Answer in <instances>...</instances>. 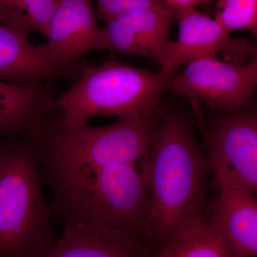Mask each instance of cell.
Masks as SVG:
<instances>
[{"label":"cell","instance_id":"obj_1","mask_svg":"<svg viewBox=\"0 0 257 257\" xmlns=\"http://www.w3.org/2000/svg\"><path fill=\"white\" fill-rule=\"evenodd\" d=\"M142 172L151 203L155 251L207 221L211 204L207 162L185 114L159 112Z\"/></svg>","mask_w":257,"mask_h":257},{"label":"cell","instance_id":"obj_2","mask_svg":"<svg viewBox=\"0 0 257 257\" xmlns=\"http://www.w3.org/2000/svg\"><path fill=\"white\" fill-rule=\"evenodd\" d=\"M53 195V219L63 226L97 225L151 243V203L137 164L105 167H41Z\"/></svg>","mask_w":257,"mask_h":257},{"label":"cell","instance_id":"obj_3","mask_svg":"<svg viewBox=\"0 0 257 257\" xmlns=\"http://www.w3.org/2000/svg\"><path fill=\"white\" fill-rule=\"evenodd\" d=\"M40 166L34 139L0 140V257H33L58 238Z\"/></svg>","mask_w":257,"mask_h":257},{"label":"cell","instance_id":"obj_4","mask_svg":"<svg viewBox=\"0 0 257 257\" xmlns=\"http://www.w3.org/2000/svg\"><path fill=\"white\" fill-rule=\"evenodd\" d=\"M173 74L157 73L114 58L87 67L56 97V106L62 112L58 121L72 126L87 124L94 116L121 119L153 114Z\"/></svg>","mask_w":257,"mask_h":257},{"label":"cell","instance_id":"obj_5","mask_svg":"<svg viewBox=\"0 0 257 257\" xmlns=\"http://www.w3.org/2000/svg\"><path fill=\"white\" fill-rule=\"evenodd\" d=\"M121 118L104 126L49 121L36 139L41 167L67 169L145 163L159 116Z\"/></svg>","mask_w":257,"mask_h":257},{"label":"cell","instance_id":"obj_6","mask_svg":"<svg viewBox=\"0 0 257 257\" xmlns=\"http://www.w3.org/2000/svg\"><path fill=\"white\" fill-rule=\"evenodd\" d=\"M204 126L209 165L219 187L257 193V115L248 105L216 111Z\"/></svg>","mask_w":257,"mask_h":257},{"label":"cell","instance_id":"obj_7","mask_svg":"<svg viewBox=\"0 0 257 257\" xmlns=\"http://www.w3.org/2000/svg\"><path fill=\"white\" fill-rule=\"evenodd\" d=\"M257 84V56L246 62L206 57L187 64L172 76L168 89L214 111H231L248 105Z\"/></svg>","mask_w":257,"mask_h":257},{"label":"cell","instance_id":"obj_8","mask_svg":"<svg viewBox=\"0 0 257 257\" xmlns=\"http://www.w3.org/2000/svg\"><path fill=\"white\" fill-rule=\"evenodd\" d=\"M175 16L178 21V38L175 41L170 40L159 57L157 63L161 73H174L182 64L199 59L217 57L220 53L234 60L245 62L257 56L254 42L231 38L229 32L214 19L196 8Z\"/></svg>","mask_w":257,"mask_h":257},{"label":"cell","instance_id":"obj_9","mask_svg":"<svg viewBox=\"0 0 257 257\" xmlns=\"http://www.w3.org/2000/svg\"><path fill=\"white\" fill-rule=\"evenodd\" d=\"M93 4L94 0H60L52 16L42 46L60 76L71 74L89 52L108 50L107 35Z\"/></svg>","mask_w":257,"mask_h":257},{"label":"cell","instance_id":"obj_10","mask_svg":"<svg viewBox=\"0 0 257 257\" xmlns=\"http://www.w3.org/2000/svg\"><path fill=\"white\" fill-rule=\"evenodd\" d=\"M207 222L225 257L256 256V195L234 187H219V196L211 202Z\"/></svg>","mask_w":257,"mask_h":257},{"label":"cell","instance_id":"obj_11","mask_svg":"<svg viewBox=\"0 0 257 257\" xmlns=\"http://www.w3.org/2000/svg\"><path fill=\"white\" fill-rule=\"evenodd\" d=\"M175 15L167 7L140 8L105 23L108 51L116 55L145 57L157 62L170 40Z\"/></svg>","mask_w":257,"mask_h":257},{"label":"cell","instance_id":"obj_12","mask_svg":"<svg viewBox=\"0 0 257 257\" xmlns=\"http://www.w3.org/2000/svg\"><path fill=\"white\" fill-rule=\"evenodd\" d=\"M55 100L46 82L21 84L0 80V140L36 138L57 108Z\"/></svg>","mask_w":257,"mask_h":257},{"label":"cell","instance_id":"obj_13","mask_svg":"<svg viewBox=\"0 0 257 257\" xmlns=\"http://www.w3.org/2000/svg\"><path fill=\"white\" fill-rule=\"evenodd\" d=\"M151 243L137 236L97 225L64 226L50 248L33 257H153Z\"/></svg>","mask_w":257,"mask_h":257},{"label":"cell","instance_id":"obj_14","mask_svg":"<svg viewBox=\"0 0 257 257\" xmlns=\"http://www.w3.org/2000/svg\"><path fill=\"white\" fill-rule=\"evenodd\" d=\"M60 74L50 64L42 45L0 23V80L40 84Z\"/></svg>","mask_w":257,"mask_h":257},{"label":"cell","instance_id":"obj_15","mask_svg":"<svg viewBox=\"0 0 257 257\" xmlns=\"http://www.w3.org/2000/svg\"><path fill=\"white\" fill-rule=\"evenodd\" d=\"M60 0H0V23L29 37H47L49 25Z\"/></svg>","mask_w":257,"mask_h":257},{"label":"cell","instance_id":"obj_16","mask_svg":"<svg viewBox=\"0 0 257 257\" xmlns=\"http://www.w3.org/2000/svg\"><path fill=\"white\" fill-rule=\"evenodd\" d=\"M153 257H225V255L219 240L206 221L154 251Z\"/></svg>","mask_w":257,"mask_h":257},{"label":"cell","instance_id":"obj_17","mask_svg":"<svg viewBox=\"0 0 257 257\" xmlns=\"http://www.w3.org/2000/svg\"><path fill=\"white\" fill-rule=\"evenodd\" d=\"M214 20L231 32L247 30L257 33V0H218Z\"/></svg>","mask_w":257,"mask_h":257},{"label":"cell","instance_id":"obj_18","mask_svg":"<svg viewBox=\"0 0 257 257\" xmlns=\"http://www.w3.org/2000/svg\"><path fill=\"white\" fill-rule=\"evenodd\" d=\"M96 13L104 23L130 10L166 7L163 0H94Z\"/></svg>","mask_w":257,"mask_h":257},{"label":"cell","instance_id":"obj_19","mask_svg":"<svg viewBox=\"0 0 257 257\" xmlns=\"http://www.w3.org/2000/svg\"><path fill=\"white\" fill-rule=\"evenodd\" d=\"M165 5L174 15L196 8L200 0H163Z\"/></svg>","mask_w":257,"mask_h":257},{"label":"cell","instance_id":"obj_20","mask_svg":"<svg viewBox=\"0 0 257 257\" xmlns=\"http://www.w3.org/2000/svg\"><path fill=\"white\" fill-rule=\"evenodd\" d=\"M211 0H200V3H208V2H210Z\"/></svg>","mask_w":257,"mask_h":257}]
</instances>
